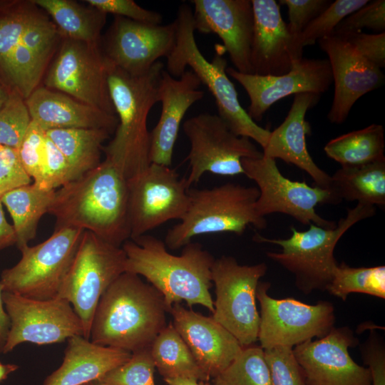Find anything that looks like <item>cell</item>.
<instances>
[{
	"mask_svg": "<svg viewBox=\"0 0 385 385\" xmlns=\"http://www.w3.org/2000/svg\"><path fill=\"white\" fill-rule=\"evenodd\" d=\"M71 180V169L67 160L46 135L41 173L33 183L43 190H55Z\"/></svg>",
	"mask_w": 385,
	"mask_h": 385,
	"instance_id": "41",
	"label": "cell"
},
{
	"mask_svg": "<svg viewBox=\"0 0 385 385\" xmlns=\"http://www.w3.org/2000/svg\"><path fill=\"white\" fill-rule=\"evenodd\" d=\"M164 381L168 385H203L204 382L187 377L166 378Z\"/></svg>",
	"mask_w": 385,
	"mask_h": 385,
	"instance_id": "51",
	"label": "cell"
},
{
	"mask_svg": "<svg viewBox=\"0 0 385 385\" xmlns=\"http://www.w3.org/2000/svg\"><path fill=\"white\" fill-rule=\"evenodd\" d=\"M331 188L343 200L385 205V158L356 166H342L331 176Z\"/></svg>",
	"mask_w": 385,
	"mask_h": 385,
	"instance_id": "30",
	"label": "cell"
},
{
	"mask_svg": "<svg viewBox=\"0 0 385 385\" xmlns=\"http://www.w3.org/2000/svg\"><path fill=\"white\" fill-rule=\"evenodd\" d=\"M131 355L123 349L96 344L83 336L72 337L68 339L62 364L43 385H83L98 381Z\"/></svg>",
	"mask_w": 385,
	"mask_h": 385,
	"instance_id": "28",
	"label": "cell"
},
{
	"mask_svg": "<svg viewBox=\"0 0 385 385\" xmlns=\"http://www.w3.org/2000/svg\"><path fill=\"white\" fill-rule=\"evenodd\" d=\"M358 344L348 327H334L324 337L293 347L306 385H372L369 368L349 354V349Z\"/></svg>",
	"mask_w": 385,
	"mask_h": 385,
	"instance_id": "18",
	"label": "cell"
},
{
	"mask_svg": "<svg viewBox=\"0 0 385 385\" xmlns=\"http://www.w3.org/2000/svg\"><path fill=\"white\" fill-rule=\"evenodd\" d=\"M83 232L81 229L60 227L40 244L21 248L20 260L1 274L3 292L40 300L56 298Z\"/></svg>",
	"mask_w": 385,
	"mask_h": 385,
	"instance_id": "8",
	"label": "cell"
},
{
	"mask_svg": "<svg viewBox=\"0 0 385 385\" xmlns=\"http://www.w3.org/2000/svg\"><path fill=\"white\" fill-rule=\"evenodd\" d=\"M11 328L3 354L24 342L38 345L63 342L83 337V324L71 304L56 297L40 300L3 292Z\"/></svg>",
	"mask_w": 385,
	"mask_h": 385,
	"instance_id": "17",
	"label": "cell"
},
{
	"mask_svg": "<svg viewBox=\"0 0 385 385\" xmlns=\"http://www.w3.org/2000/svg\"><path fill=\"white\" fill-rule=\"evenodd\" d=\"M18 150L0 145V197L5 193L31 184Z\"/></svg>",
	"mask_w": 385,
	"mask_h": 385,
	"instance_id": "45",
	"label": "cell"
},
{
	"mask_svg": "<svg viewBox=\"0 0 385 385\" xmlns=\"http://www.w3.org/2000/svg\"><path fill=\"white\" fill-rule=\"evenodd\" d=\"M212 385H271L264 349L253 345L244 347L235 360L212 379Z\"/></svg>",
	"mask_w": 385,
	"mask_h": 385,
	"instance_id": "36",
	"label": "cell"
},
{
	"mask_svg": "<svg viewBox=\"0 0 385 385\" xmlns=\"http://www.w3.org/2000/svg\"><path fill=\"white\" fill-rule=\"evenodd\" d=\"M128 179L105 159L95 168L55 191L48 213L56 228L89 231L117 247L130 238Z\"/></svg>",
	"mask_w": 385,
	"mask_h": 385,
	"instance_id": "1",
	"label": "cell"
},
{
	"mask_svg": "<svg viewBox=\"0 0 385 385\" xmlns=\"http://www.w3.org/2000/svg\"><path fill=\"white\" fill-rule=\"evenodd\" d=\"M333 34L344 39L361 56L379 68L385 66V32L369 34L356 31Z\"/></svg>",
	"mask_w": 385,
	"mask_h": 385,
	"instance_id": "47",
	"label": "cell"
},
{
	"mask_svg": "<svg viewBox=\"0 0 385 385\" xmlns=\"http://www.w3.org/2000/svg\"><path fill=\"white\" fill-rule=\"evenodd\" d=\"M375 213V206L357 203L354 207L347 209L346 217L341 218L332 229L312 223L306 231L292 227V234L287 239H270L256 234L253 240L282 247V252H269L267 256L293 274L299 291L304 294L326 291L338 266L334 256L337 242L356 223Z\"/></svg>",
	"mask_w": 385,
	"mask_h": 385,
	"instance_id": "6",
	"label": "cell"
},
{
	"mask_svg": "<svg viewBox=\"0 0 385 385\" xmlns=\"http://www.w3.org/2000/svg\"><path fill=\"white\" fill-rule=\"evenodd\" d=\"M0 284V353H3L11 328V319L5 309Z\"/></svg>",
	"mask_w": 385,
	"mask_h": 385,
	"instance_id": "50",
	"label": "cell"
},
{
	"mask_svg": "<svg viewBox=\"0 0 385 385\" xmlns=\"http://www.w3.org/2000/svg\"><path fill=\"white\" fill-rule=\"evenodd\" d=\"M46 134L67 160L72 180L101 163L103 144L111 135L106 130L97 128L52 129Z\"/></svg>",
	"mask_w": 385,
	"mask_h": 385,
	"instance_id": "32",
	"label": "cell"
},
{
	"mask_svg": "<svg viewBox=\"0 0 385 385\" xmlns=\"http://www.w3.org/2000/svg\"><path fill=\"white\" fill-rule=\"evenodd\" d=\"M201 82L191 70L179 78L164 69L158 88L161 103L160 119L150 132V162L170 167L178 131L188 109L205 94L199 89Z\"/></svg>",
	"mask_w": 385,
	"mask_h": 385,
	"instance_id": "25",
	"label": "cell"
},
{
	"mask_svg": "<svg viewBox=\"0 0 385 385\" xmlns=\"http://www.w3.org/2000/svg\"><path fill=\"white\" fill-rule=\"evenodd\" d=\"M16 1L0 0V11L11 6Z\"/></svg>",
	"mask_w": 385,
	"mask_h": 385,
	"instance_id": "54",
	"label": "cell"
},
{
	"mask_svg": "<svg viewBox=\"0 0 385 385\" xmlns=\"http://www.w3.org/2000/svg\"><path fill=\"white\" fill-rule=\"evenodd\" d=\"M125 260L121 247L84 231L56 297L71 304L83 324L84 338L90 340L91 324L98 302L108 287L125 272Z\"/></svg>",
	"mask_w": 385,
	"mask_h": 385,
	"instance_id": "9",
	"label": "cell"
},
{
	"mask_svg": "<svg viewBox=\"0 0 385 385\" xmlns=\"http://www.w3.org/2000/svg\"><path fill=\"white\" fill-rule=\"evenodd\" d=\"M190 149L186 157L190 173L189 187L205 173L222 176L244 174L241 160L262 157L251 140L233 133L217 114L200 113L188 118L183 125Z\"/></svg>",
	"mask_w": 385,
	"mask_h": 385,
	"instance_id": "14",
	"label": "cell"
},
{
	"mask_svg": "<svg viewBox=\"0 0 385 385\" xmlns=\"http://www.w3.org/2000/svg\"><path fill=\"white\" fill-rule=\"evenodd\" d=\"M55 191L43 190L31 183L11 190L0 197L12 218L19 250L36 237L38 222L41 217L48 212Z\"/></svg>",
	"mask_w": 385,
	"mask_h": 385,
	"instance_id": "31",
	"label": "cell"
},
{
	"mask_svg": "<svg viewBox=\"0 0 385 385\" xmlns=\"http://www.w3.org/2000/svg\"><path fill=\"white\" fill-rule=\"evenodd\" d=\"M0 83H1V79H0Z\"/></svg>",
	"mask_w": 385,
	"mask_h": 385,
	"instance_id": "58",
	"label": "cell"
},
{
	"mask_svg": "<svg viewBox=\"0 0 385 385\" xmlns=\"http://www.w3.org/2000/svg\"><path fill=\"white\" fill-rule=\"evenodd\" d=\"M127 183L131 240L169 220H181L188 210L190 187L175 169L151 163Z\"/></svg>",
	"mask_w": 385,
	"mask_h": 385,
	"instance_id": "15",
	"label": "cell"
},
{
	"mask_svg": "<svg viewBox=\"0 0 385 385\" xmlns=\"http://www.w3.org/2000/svg\"><path fill=\"white\" fill-rule=\"evenodd\" d=\"M203 385H212V384H209L208 382H203Z\"/></svg>",
	"mask_w": 385,
	"mask_h": 385,
	"instance_id": "56",
	"label": "cell"
},
{
	"mask_svg": "<svg viewBox=\"0 0 385 385\" xmlns=\"http://www.w3.org/2000/svg\"><path fill=\"white\" fill-rule=\"evenodd\" d=\"M60 38L48 16L34 3L29 4L4 41L6 66L1 75L9 88L26 99L39 86Z\"/></svg>",
	"mask_w": 385,
	"mask_h": 385,
	"instance_id": "10",
	"label": "cell"
},
{
	"mask_svg": "<svg viewBox=\"0 0 385 385\" xmlns=\"http://www.w3.org/2000/svg\"><path fill=\"white\" fill-rule=\"evenodd\" d=\"M31 123L25 99L9 88V97L0 110V145L18 150Z\"/></svg>",
	"mask_w": 385,
	"mask_h": 385,
	"instance_id": "37",
	"label": "cell"
},
{
	"mask_svg": "<svg viewBox=\"0 0 385 385\" xmlns=\"http://www.w3.org/2000/svg\"><path fill=\"white\" fill-rule=\"evenodd\" d=\"M345 301L351 293L385 298V267H351L342 262L335 270L327 290Z\"/></svg>",
	"mask_w": 385,
	"mask_h": 385,
	"instance_id": "35",
	"label": "cell"
},
{
	"mask_svg": "<svg viewBox=\"0 0 385 385\" xmlns=\"http://www.w3.org/2000/svg\"><path fill=\"white\" fill-rule=\"evenodd\" d=\"M267 270L264 262L242 265L233 257L225 255L215 259L212 265L211 278L216 295L212 317L243 347L258 340L260 318L256 291Z\"/></svg>",
	"mask_w": 385,
	"mask_h": 385,
	"instance_id": "12",
	"label": "cell"
},
{
	"mask_svg": "<svg viewBox=\"0 0 385 385\" xmlns=\"http://www.w3.org/2000/svg\"><path fill=\"white\" fill-rule=\"evenodd\" d=\"M2 205L0 199V251L16 245L17 242L14 227L6 219Z\"/></svg>",
	"mask_w": 385,
	"mask_h": 385,
	"instance_id": "49",
	"label": "cell"
},
{
	"mask_svg": "<svg viewBox=\"0 0 385 385\" xmlns=\"http://www.w3.org/2000/svg\"><path fill=\"white\" fill-rule=\"evenodd\" d=\"M173 324L202 371L213 379L240 354L243 346L212 317L204 316L180 304L172 306Z\"/></svg>",
	"mask_w": 385,
	"mask_h": 385,
	"instance_id": "24",
	"label": "cell"
},
{
	"mask_svg": "<svg viewBox=\"0 0 385 385\" xmlns=\"http://www.w3.org/2000/svg\"><path fill=\"white\" fill-rule=\"evenodd\" d=\"M175 39V21L161 25L115 16L101 46L110 63L138 76L147 73L159 58H167Z\"/></svg>",
	"mask_w": 385,
	"mask_h": 385,
	"instance_id": "19",
	"label": "cell"
},
{
	"mask_svg": "<svg viewBox=\"0 0 385 385\" xmlns=\"http://www.w3.org/2000/svg\"><path fill=\"white\" fill-rule=\"evenodd\" d=\"M270 287V282H260L256 291L260 305L258 340L263 349L293 348L314 337H324L334 327L331 302L308 304L292 298L275 299L268 294Z\"/></svg>",
	"mask_w": 385,
	"mask_h": 385,
	"instance_id": "16",
	"label": "cell"
},
{
	"mask_svg": "<svg viewBox=\"0 0 385 385\" xmlns=\"http://www.w3.org/2000/svg\"><path fill=\"white\" fill-rule=\"evenodd\" d=\"M195 31L222 40L235 70L253 74L250 61L253 33L251 0H192Z\"/></svg>",
	"mask_w": 385,
	"mask_h": 385,
	"instance_id": "22",
	"label": "cell"
},
{
	"mask_svg": "<svg viewBox=\"0 0 385 385\" xmlns=\"http://www.w3.org/2000/svg\"><path fill=\"white\" fill-rule=\"evenodd\" d=\"M25 101L31 120L46 131L61 128H97L106 130L111 134L118 123L116 115H109L44 86H38Z\"/></svg>",
	"mask_w": 385,
	"mask_h": 385,
	"instance_id": "27",
	"label": "cell"
},
{
	"mask_svg": "<svg viewBox=\"0 0 385 385\" xmlns=\"http://www.w3.org/2000/svg\"><path fill=\"white\" fill-rule=\"evenodd\" d=\"M368 0H336L314 18L301 35L303 47L313 45L322 38L332 35L338 24L346 16L359 9Z\"/></svg>",
	"mask_w": 385,
	"mask_h": 385,
	"instance_id": "38",
	"label": "cell"
},
{
	"mask_svg": "<svg viewBox=\"0 0 385 385\" xmlns=\"http://www.w3.org/2000/svg\"><path fill=\"white\" fill-rule=\"evenodd\" d=\"M329 0H280L279 4L287 6L289 32L297 46L304 49L301 43V35L306 26L332 3Z\"/></svg>",
	"mask_w": 385,
	"mask_h": 385,
	"instance_id": "42",
	"label": "cell"
},
{
	"mask_svg": "<svg viewBox=\"0 0 385 385\" xmlns=\"http://www.w3.org/2000/svg\"><path fill=\"white\" fill-rule=\"evenodd\" d=\"M108 66L101 41L91 43L63 38L46 71L43 84L116 115L108 91Z\"/></svg>",
	"mask_w": 385,
	"mask_h": 385,
	"instance_id": "13",
	"label": "cell"
},
{
	"mask_svg": "<svg viewBox=\"0 0 385 385\" xmlns=\"http://www.w3.org/2000/svg\"><path fill=\"white\" fill-rule=\"evenodd\" d=\"M150 350L155 368L163 379L187 377L204 382L210 379L199 367L172 322L155 338Z\"/></svg>",
	"mask_w": 385,
	"mask_h": 385,
	"instance_id": "33",
	"label": "cell"
},
{
	"mask_svg": "<svg viewBox=\"0 0 385 385\" xmlns=\"http://www.w3.org/2000/svg\"><path fill=\"white\" fill-rule=\"evenodd\" d=\"M88 385H108L104 382L100 381H95L91 383H88Z\"/></svg>",
	"mask_w": 385,
	"mask_h": 385,
	"instance_id": "55",
	"label": "cell"
},
{
	"mask_svg": "<svg viewBox=\"0 0 385 385\" xmlns=\"http://www.w3.org/2000/svg\"><path fill=\"white\" fill-rule=\"evenodd\" d=\"M56 25L63 38L91 43L101 41L106 14L71 0H31Z\"/></svg>",
	"mask_w": 385,
	"mask_h": 385,
	"instance_id": "29",
	"label": "cell"
},
{
	"mask_svg": "<svg viewBox=\"0 0 385 385\" xmlns=\"http://www.w3.org/2000/svg\"><path fill=\"white\" fill-rule=\"evenodd\" d=\"M190 206L180 222L168 230L164 243L178 250L197 235L232 232L242 235L253 225L267 227L265 217L259 216L255 203L260 195L256 187L227 183L210 189H189Z\"/></svg>",
	"mask_w": 385,
	"mask_h": 385,
	"instance_id": "7",
	"label": "cell"
},
{
	"mask_svg": "<svg viewBox=\"0 0 385 385\" xmlns=\"http://www.w3.org/2000/svg\"><path fill=\"white\" fill-rule=\"evenodd\" d=\"M320 96L304 93L294 96L293 103L284 121L270 131L262 148L263 156L292 164L305 171L322 188H331V175L314 162L307 148L306 135L311 128L305 120L307 112L319 101Z\"/></svg>",
	"mask_w": 385,
	"mask_h": 385,
	"instance_id": "26",
	"label": "cell"
},
{
	"mask_svg": "<svg viewBox=\"0 0 385 385\" xmlns=\"http://www.w3.org/2000/svg\"><path fill=\"white\" fill-rule=\"evenodd\" d=\"M83 385H88V384H83Z\"/></svg>",
	"mask_w": 385,
	"mask_h": 385,
	"instance_id": "57",
	"label": "cell"
},
{
	"mask_svg": "<svg viewBox=\"0 0 385 385\" xmlns=\"http://www.w3.org/2000/svg\"><path fill=\"white\" fill-rule=\"evenodd\" d=\"M19 367L15 364H4L0 362V382L7 379L8 376L16 371Z\"/></svg>",
	"mask_w": 385,
	"mask_h": 385,
	"instance_id": "52",
	"label": "cell"
},
{
	"mask_svg": "<svg viewBox=\"0 0 385 385\" xmlns=\"http://www.w3.org/2000/svg\"><path fill=\"white\" fill-rule=\"evenodd\" d=\"M363 29H371L378 33L384 32V0L369 1L366 5L344 18L333 34L361 31Z\"/></svg>",
	"mask_w": 385,
	"mask_h": 385,
	"instance_id": "43",
	"label": "cell"
},
{
	"mask_svg": "<svg viewBox=\"0 0 385 385\" xmlns=\"http://www.w3.org/2000/svg\"><path fill=\"white\" fill-rule=\"evenodd\" d=\"M175 46L168 56L165 71L179 78L190 67L212 95L222 118L236 135L257 142L262 148L270 130L257 124L242 107L233 83L227 74V60L222 46L217 48L211 61L203 56L195 38L192 9L187 4L179 7L176 19Z\"/></svg>",
	"mask_w": 385,
	"mask_h": 385,
	"instance_id": "5",
	"label": "cell"
},
{
	"mask_svg": "<svg viewBox=\"0 0 385 385\" xmlns=\"http://www.w3.org/2000/svg\"><path fill=\"white\" fill-rule=\"evenodd\" d=\"M271 385H306L292 348L277 346L264 349Z\"/></svg>",
	"mask_w": 385,
	"mask_h": 385,
	"instance_id": "40",
	"label": "cell"
},
{
	"mask_svg": "<svg viewBox=\"0 0 385 385\" xmlns=\"http://www.w3.org/2000/svg\"><path fill=\"white\" fill-rule=\"evenodd\" d=\"M253 33L250 61L253 74L279 76L303 58L275 0H251Z\"/></svg>",
	"mask_w": 385,
	"mask_h": 385,
	"instance_id": "23",
	"label": "cell"
},
{
	"mask_svg": "<svg viewBox=\"0 0 385 385\" xmlns=\"http://www.w3.org/2000/svg\"><path fill=\"white\" fill-rule=\"evenodd\" d=\"M360 349L364 363L370 371L372 385H385V346L382 339L371 330Z\"/></svg>",
	"mask_w": 385,
	"mask_h": 385,
	"instance_id": "48",
	"label": "cell"
},
{
	"mask_svg": "<svg viewBox=\"0 0 385 385\" xmlns=\"http://www.w3.org/2000/svg\"><path fill=\"white\" fill-rule=\"evenodd\" d=\"M121 247L126 255L125 272L145 278L162 294L170 310L185 301L190 308L200 304L213 313L210 289L215 258L200 244L190 242L180 255H174L164 242L145 234Z\"/></svg>",
	"mask_w": 385,
	"mask_h": 385,
	"instance_id": "3",
	"label": "cell"
},
{
	"mask_svg": "<svg viewBox=\"0 0 385 385\" xmlns=\"http://www.w3.org/2000/svg\"><path fill=\"white\" fill-rule=\"evenodd\" d=\"M164 69L163 63L158 61L147 73L135 76L109 62L108 91L118 123L103 152L106 159L127 179L151 164L147 120L151 108L158 102V88Z\"/></svg>",
	"mask_w": 385,
	"mask_h": 385,
	"instance_id": "4",
	"label": "cell"
},
{
	"mask_svg": "<svg viewBox=\"0 0 385 385\" xmlns=\"http://www.w3.org/2000/svg\"><path fill=\"white\" fill-rule=\"evenodd\" d=\"M162 294L140 276L123 272L101 296L90 341L130 353L150 346L170 313Z\"/></svg>",
	"mask_w": 385,
	"mask_h": 385,
	"instance_id": "2",
	"label": "cell"
},
{
	"mask_svg": "<svg viewBox=\"0 0 385 385\" xmlns=\"http://www.w3.org/2000/svg\"><path fill=\"white\" fill-rule=\"evenodd\" d=\"M318 43L328 56L334 84L327 118L332 123L342 124L356 101L383 86L385 76L381 68L361 56L342 38L332 34Z\"/></svg>",
	"mask_w": 385,
	"mask_h": 385,
	"instance_id": "21",
	"label": "cell"
},
{
	"mask_svg": "<svg viewBox=\"0 0 385 385\" xmlns=\"http://www.w3.org/2000/svg\"><path fill=\"white\" fill-rule=\"evenodd\" d=\"M241 163L244 174L258 187L260 195L255 210L259 216L280 212L304 225L312 222L326 229L335 227V222L322 218L315 211L318 205H336L342 201L333 188L312 187L306 182L291 180L280 173L276 160L263 155L242 158Z\"/></svg>",
	"mask_w": 385,
	"mask_h": 385,
	"instance_id": "11",
	"label": "cell"
},
{
	"mask_svg": "<svg viewBox=\"0 0 385 385\" xmlns=\"http://www.w3.org/2000/svg\"><path fill=\"white\" fill-rule=\"evenodd\" d=\"M89 6L107 14L126 18L133 21L160 24V14L141 7L133 0H86Z\"/></svg>",
	"mask_w": 385,
	"mask_h": 385,
	"instance_id": "46",
	"label": "cell"
},
{
	"mask_svg": "<svg viewBox=\"0 0 385 385\" xmlns=\"http://www.w3.org/2000/svg\"><path fill=\"white\" fill-rule=\"evenodd\" d=\"M226 72L247 92L250 102L247 112L255 122L260 121L266 111L278 101L304 93L320 96L333 83L327 58L303 57L292 65L288 73L279 76L242 73L232 67H227Z\"/></svg>",
	"mask_w": 385,
	"mask_h": 385,
	"instance_id": "20",
	"label": "cell"
},
{
	"mask_svg": "<svg viewBox=\"0 0 385 385\" xmlns=\"http://www.w3.org/2000/svg\"><path fill=\"white\" fill-rule=\"evenodd\" d=\"M155 369L148 346L132 353L128 361L111 370L98 381L108 385H155Z\"/></svg>",
	"mask_w": 385,
	"mask_h": 385,
	"instance_id": "39",
	"label": "cell"
},
{
	"mask_svg": "<svg viewBox=\"0 0 385 385\" xmlns=\"http://www.w3.org/2000/svg\"><path fill=\"white\" fill-rule=\"evenodd\" d=\"M46 138V130L31 120L18 149L21 161L34 182L38 180L41 173Z\"/></svg>",
	"mask_w": 385,
	"mask_h": 385,
	"instance_id": "44",
	"label": "cell"
},
{
	"mask_svg": "<svg viewBox=\"0 0 385 385\" xmlns=\"http://www.w3.org/2000/svg\"><path fill=\"white\" fill-rule=\"evenodd\" d=\"M324 150L342 166L361 165L385 158L384 129L373 123L330 140Z\"/></svg>",
	"mask_w": 385,
	"mask_h": 385,
	"instance_id": "34",
	"label": "cell"
},
{
	"mask_svg": "<svg viewBox=\"0 0 385 385\" xmlns=\"http://www.w3.org/2000/svg\"><path fill=\"white\" fill-rule=\"evenodd\" d=\"M9 93V88H6L2 83H0V110L5 104Z\"/></svg>",
	"mask_w": 385,
	"mask_h": 385,
	"instance_id": "53",
	"label": "cell"
}]
</instances>
